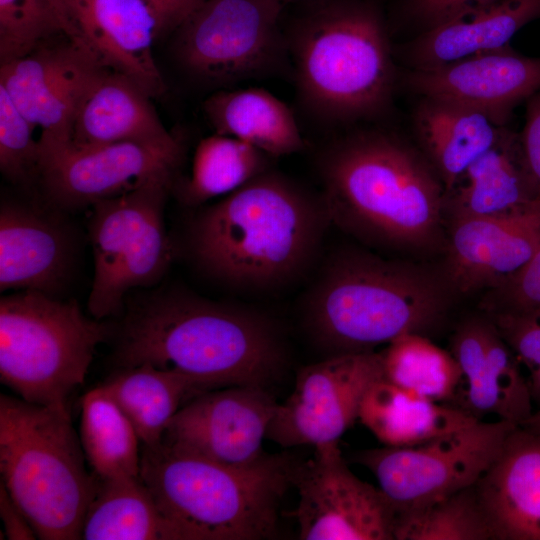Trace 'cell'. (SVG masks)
Masks as SVG:
<instances>
[{"mask_svg":"<svg viewBox=\"0 0 540 540\" xmlns=\"http://www.w3.org/2000/svg\"><path fill=\"white\" fill-rule=\"evenodd\" d=\"M330 226L320 191L270 168L197 212L187 249L197 269L224 289L270 296L306 283Z\"/></svg>","mask_w":540,"mask_h":540,"instance_id":"6da1fadb","label":"cell"},{"mask_svg":"<svg viewBox=\"0 0 540 540\" xmlns=\"http://www.w3.org/2000/svg\"><path fill=\"white\" fill-rule=\"evenodd\" d=\"M115 360L119 368L149 363L176 371L209 391L265 387L283 368L286 351L277 325L260 310L174 288L129 304Z\"/></svg>","mask_w":540,"mask_h":540,"instance_id":"7a4b0ae2","label":"cell"},{"mask_svg":"<svg viewBox=\"0 0 540 540\" xmlns=\"http://www.w3.org/2000/svg\"><path fill=\"white\" fill-rule=\"evenodd\" d=\"M316 169L332 225L383 248L429 246L439 237L445 191L397 137L357 131L319 151Z\"/></svg>","mask_w":540,"mask_h":540,"instance_id":"3957f363","label":"cell"},{"mask_svg":"<svg viewBox=\"0 0 540 540\" xmlns=\"http://www.w3.org/2000/svg\"><path fill=\"white\" fill-rule=\"evenodd\" d=\"M305 284L304 324L328 356L423 334L446 310L443 288L430 274L356 247L324 250Z\"/></svg>","mask_w":540,"mask_h":540,"instance_id":"277c9868","label":"cell"},{"mask_svg":"<svg viewBox=\"0 0 540 540\" xmlns=\"http://www.w3.org/2000/svg\"><path fill=\"white\" fill-rule=\"evenodd\" d=\"M297 6L284 33L304 109L325 124L381 115L392 100L396 69L380 10L365 0Z\"/></svg>","mask_w":540,"mask_h":540,"instance_id":"5b68a950","label":"cell"},{"mask_svg":"<svg viewBox=\"0 0 540 540\" xmlns=\"http://www.w3.org/2000/svg\"><path fill=\"white\" fill-rule=\"evenodd\" d=\"M296 466L286 454L234 467L163 441L141 444L140 477L176 540L271 538Z\"/></svg>","mask_w":540,"mask_h":540,"instance_id":"8992f818","label":"cell"},{"mask_svg":"<svg viewBox=\"0 0 540 540\" xmlns=\"http://www.w3.org/2000/svg\"><path fill=\"white\" fill-rule=\"evenodd\" d=\"M85 459L69 412L1 394V482L38 539H82L97 485Z\"/></svg>","mask_w":540,"mask_h":540,"instance_id":"52a82bcc","label":"cell"},{"mask_svg":"<svg viewBox=\"0 0 540 540\" xmlns=\"http://www.w3.org/2000/svg\"><path fill=\"white\" fill-rule=\"evenodd\" d=\"M110 329L74 301L21 290L0 299V380L19 398L69 412Z\"/></svg>","mask_w":540,"mask_h":540,"instance_id":"ba28073f","label":"cell"},{"mask_svg":"<svg viewBox=\"0 0 540 540\" xmlns=\"http://www.w3.org/2000/svg\"><path fill=\"white\" fill-rule=\"evenodd\" d=\"M173 177H151L92 205L94 276L87 306L93 318L121 313L129 291L152 286L168 269L172 247L163 212Z\"/></svg>","mask_w":540,"mask_h":540,"instance_id":"9c48e42d","label":"cell"},{"mask_svg":"<svg viewBox=\"0 0 540 540\" xmlns=\"http://www.w3.org/2000/svg\"><path fill=\"white\" fill-rule=\"evenodd\" d=\"M279 0H206L175 31L174 51L202 83L227 87L285 68Z\"/></svg>","mask_w":540,"mask_h":540,"instance_id":"30bf717a","label":"cell"},{"mask_svg":"<svg viewBox=\"0 0 540 540\" xmlns=\"http://www.w3.org/2000/svg\"><path fill=\"white\" fill-rule=\"evenodd\" d=\"M515 427L478 420L418 444L367 449L354 458L375 476L397 517L476 485Z\"/></svg>","mask_w":540,"mask_h":540,"instance_id":"8fae6325","label":"cell"},{"mask_svg":"<svg viewBox=\"0 0 540 540\" xmlns=\"http://www.w3.org/2000/svg\"><path fill=\"white\" fill-rule=\"evenodd\" d=\"M381 378V354L374 351L331 355L303 367L291 395L277 405L266 439L284 448L339 442Z\"/></svg>","mask_w":540,"mask_h":540,"instance_id":"7c38bea8","label":"cell"},{"mask_svg":"<svg viewBox=\"0 0 540 540\" xmlns=\"http://www.w3.org/2000/svg\"><path fill=\"white\" fill-rule=\"evenodd\" d=\"M299 502L291 513L304 540H394L396 514L379 488L356 477L338 442L315 447L293 477Z\"/></svg>","mask_w":540,"mask_h":540,"instance_id":"4fadbf2b","label":"cell"},{"mask_svg":"<svg viewBox=\"0 0 540 540\" xmlns=\"http://www.w3.org/2000/svg\"><path fill=\"white\" fill-rule=\"evenodd\" d=\"M108 68L80 37L61 34L27 55L0 64V85L23 115L41 129L40 143L70 142L76 109Z\"/></svg>","mask_w":540,"mask_h":540,"instance_id":"5bb4252c","label":"cell"},{"mask_svg":"<svg viewBox=\"0 0 540 540\" xmlns=\"http://www.w3.org/2000/svg\"><path fill=\"white\" fill-rule=\"evenodd\" d=\"M182 158L180 142L86 147L39 142L38 172L54 202L79 208L124 193L151 177L174 176Z\"/></svg>","mask_w":540,"mask_h":540,"instance_id":"9a60e30c","label":"cell"},{"mask_svg":"<svg viewBox=\"0 0 540 540\" xmlns=\"http://www.w3.org/2000/svg\"><path fill=\"white\" fill-rule=\"evenodd\" d=\"M277 402L265 387L236 385L202 392L176 412L161 441L234 467L255 464Z\"/></svg>","mask_w":540,"mask_h":540,"instance_id":"2e32d148","label":"cell"},{"mask_svg":"<svg viewBox=\"0 0 540 540\" xmlns=\"http://www.w3.org/2000/svg\"><path fill=\"white\" fill-rule=\"evenodd\" d=\"M404 84L421 97L474 108L504 126L512 110L540 89V57L523 56L508 46L439 66L411 69Z\"/></svg>","mask_w":540,"mask_h":540,"instance_id":"e0dca14e","label":"cell"},{"mask_svg":"<svg viewBox=\"0 0 540 540\" xmlns=\"http://www.w3.org/2000/svg\"><path fill=\"white\" fill-rule=\"evenodd\" d=\"M74 36L98 55L106 68L131 79L150 97L165 92L153 56L159 36L144 0H61Z\"/></svg>","mask_w":540,"mask_h":540,"instance_id":"ac0fdd59","label":"cell"},{"mask_svg":"<svg viewBox=\"0 0 540 540\" xmlns=\"http://www.w3.org/2000/svg\"><path fill=\"white\" fill-rule=\"evenodd\" d=\"M540 246V198L494 217L455 218L449 275L462 292L494 286L519 270Z\"/></svg>","mask_w":540,"mask_h":540,"instance_id":"d6986e66","label":"cell"},{"mask_svg":"<svg viewBox=\"0 0 540 540\" xmlns=\"http://www.w3.org/2000/svg\"><path fill=\"white\" fill-rule=\"evenodd\" d=\"M452 354L461 369V383L466 384L461 409L477 419L494 414L516 426L532 415L529 380L492 322H465L454 335Z\"/></svg>","mask_w":540,"mask_h":540,"instance_id":"ffe728a7","label":"cell"},{"mask_svg":"<svg viewBox=\"0 0 540 540\" xmlns=\"http://www.w3.org/2000/svg\"><path fill=\"white\" fill-rule=\"evenodd\" d=\"M495 540H540V433L517 426L475 485Z\"/></svg>","mask_w":540,"mask_h":540,"instance_id":"44dd1931","label":"cell"},{"mask_svg":"<svg viewBox=\"0 0 540 540\" xmlns=\"http://www.w3.org/2000/svg\"><path fill=\"white\" fill-rule=\"evenodd\" d=\"M66 232L44 213L12 202L0 208V290L52 295L70 264Z\"/></svg>","mask_w":540,"mask_h":540,"instance_id":"7402d4cb","label":"cell"},{"mask_svg":"<svg viewBox=\"0 0 540 540\" xmlns=\"http://www.w3.org/2000/svg\"><path fill=\"white\" fill-rule=\"evenodd\" d=\"M150 98L127 76L106 69L76 109L70 143L78 147L117 142L179 143L164 127Z\"/></svg>","mask_w":540,"mask_h":540,"instance_id":"603a6c76","label":"cell"},{"mask_svg":"<svg viewBox=\"0 0 540 540\" xmlns=\"http://www.w3.org/2000/svg\"><path fill=\"white\" fill-rule=\"evenodd\" d=\"M538 19L540 0H498L422 31L407 44L404 58L412 69H422L506 48L523 26Z\"/></svg>","mask_w":540,"mask_h":540,"instance_id":"cb8c5ba5","label":"cell"},{"mask_svg":"<svg viewBox=\"0 0 540 540\" xmlns=\"http://www.w3.org/2000/svg\"><path fill=\"white\" fill-rule=\"evenodd\" d=\"M413 125L445 193L506 131L479 110L428 97H422L417 105Z\"/></svg>","mask_w":540,"mask_h":540,"instance_id":"d4e9b609","label":"cell"},{"mask_svg":"<svg viewBox=\"0 0 540 540\" xmlns=\"http://www.w3.org/2000/svg\"><path fill=\"white\" fill-rule=\"evenodd\" d=\"M203 111L215 133L237 138L271 157L305 148L292 110L263 88L221 89L204 101Z\"/></svg>","mask_w":540,"mask_h":540,"instance_id":"484cf974","label":"cell"},{"mask_svg":"<svg viewBox=\"0 0 540 540\" xmlns=\"http://www.w3.org/2000/svg\"><path fill=\"white\" fill-rule=\"evenodd\" d=\"M358 418L385 446L418 444L480 420L467 411L402 389L385 378L365 393Z\"/></svg>","mask_w":540,"mask_h":540,"instance_id":"4316f807","label":"cell"},{"mask_svg":"<svg viewBox=\"0 0 540 540\" xmlns=\"http://www.w3.org/2000/svg\"><path fill=\"white\" fill-rule=\"evenodd\" d=\"M447 194L451 195L453 219L507 215L538 199L526 181L518 139L507 130L466 169Z\"/></svg>","mask_w":540,"mask_h":540,"instance_id":"83f0119b","label":"cell"},{"mask_svg":"<svg viewBox=\"0 0 540 540\" xmlns=\"http://www.w3.org/2000/svg\"><path fill=\"white\" fill-rule=\"evenodd\" d=\"M100 386L127 416L145 445L161 441L184 400L205 392L194 379L149 363L120 368Z\"/></svg>","mask_w":540,"mask_h":540,"instance_id":"f1b7e54d","label":"cell"},{"mask_svg":"<svg viewBox=\"0 0 540 540\" xmlns=\"http://www.w3.org/2000/svg\"><path fill=\"white\" fill-rule=\"evenodd\" d=\"M82 539L176 540L140 474L97 477L83 522Z\"/></svg>","mask_w":540,"mask_h":540,"instance_id":"f546056e","label":"cell"},{"mask_svg":"<svg viewBox=\"0 0 540 540\" xmlns=\"http://www.w3.org/2000/svg\"><path fill=\"white\" fill-rule=\"evenodd\" d=\"M80 441L86 460L98 478L140 474L139 436L101 386L82 399Z\"/></svg>","mask_w":540,"mask_h":540,"instance_id":"4dcf8cb0","label":"cell"},{"mask_svg":"<svg viewBox=\"0 0 540 540\" xmlns=\"http://www.w3.org/2000/svg\"><path fill=\"white\" fill-rule=\"evenodd\" d=\"M268 154L237 138L213 134L196 147L192 172L179 189L187 206H200L227 195L270 169Z\"/></svg>","mask_w":540,"mask_h":540,"instance_id":"1f68e13d","label":"cell"},{"mask_svg":"<svg viewBox=\"0 0 540 540\" xmlns=\"http://www.w3.org/2000/svg\"><path fill=\"white\" fill-rule=\"evenodd\" d=\"M380 354L384 378L394 385L440 403L455 397L462 380L457 360L423 334L401 335Z\"/></svg>","mask_w":540,"mask_h":540,"instance_id":"d6a6232c","label":"cell"},{"mask_svg":"<svg viewBox=\"0 0 540 540\" xmlns=\"http://www.w3.org/2000/svg\"><path fill=\"white\" fill-rule=\"evenodd\" d=\"M396 540H489L475 485L396 517Z\"/></svg>","mask_w":540,"mask_h":540,"instance_id":"836d02e7","label":"cell"},{"mask_svg":"<svg viewBox=\"0 0 540 540\" xmlns=\"http://www.w3.org/2000/svg\"><path fill=\"white\" fill-rule=\"evenodd\" d=\"M61 34L74 36L61 0H0V63Z\"/></svg>","mask_w":540,"mask_h":540,"instance_id":"e575fe53","label":"cell"},{"mask_svg":"<svg viewBox=\"0 0 540 540\" xmlns=\"http://www.w3.org/2000/svg\"><path fill=\"white\" fill-rule=\"evenodd\" d=\"M35 128L0 85V169L12 182L24 180L33 170L38 172Z\"/></svg>","mask_w":540,"mask_h":540,"instance_id":"d590c367","label":"cell"},{"mask_svg":"<svg viewBox=\"0 0 540 540\" xmlns=\"http://www.w3.org/2000/svg\"><path fill=\"white\" fill-rule=\"evenodd\" d=\"M488 308L492 313L540 309V246L519 270L493 286Z\"/></svg>","mask_w":540,"mask_h":540,"instance_id":"8d00e7d4","label":"cell"},{"mask_svg":"<svg viewBox=\"0 0 540 540\" xmlns=\"http://www.w3.org/2000/svg\"><path fill=\"white\" fill-rule=\"evenodd\" d=\"M492 323L532 375L540 367V309L493 313Z\"/></svg>","mask_w":540,"mask_h":540,"instance_id":"74e56055","label":"cell"},{"mask_svg":"<svg viewBox=\"0 0 540 540\" xmlns=\"http://www.w3.org/2000/svg\"><path fill=\"white\" fill-rule=\"evenodd\" d=\"M518 143L526 181L533 195L540 198V89L527 99L525 123Z\"/></svg>","mask_w":540,"mask_h":540,"instance_id":"f35d334b","label":"cell"},{"mask_svg":"<svg viewBox=\"0 0 540 540\" xmlns=\"http://www.w3.org/2000/svg\"><path fill=\"white\" fill-rule=\"evenodd\" d=\"M498 0H403L407 16L422 27V31L439 26L471 9Z\"/></svg>","mask_w":540,"mask_h":540,"instance_id":"ab89813d","label":"cell"},{"mask_svg":"<svg viewBox=\"0 0 540 540\" xmlns=\"http://www.w3.org/2000/svg\"><path fill=\"white\" fill-rule=\"evenodd\" d=\"M150 8L159 36L176 31L206 0H144Z\"/></svg>","mask_w":540,"mask_h":540,"instance_id":"60d3db41","label":"cell"},{"mask_svg":"<svg viewBox=\"0 0 540 540\" xmlns=\"http://www.w3.org/2000/svg\"><path fill=\"white\" fill-rule=\"evenodd\" d=\"M0 517L9 540H34L37 535L24 512L0 482Z\"/></svg>","mask_w":540,"mask_h":540,"instance_id":"b9f144b4","label":"cell"},{"mask_svg":"<svg viewBox=\"0 0 540 540\" xmlns=\"http://www.w3.org/2000/svg\"><path fill=\"white\" fill-rule=\"evenodd\" d=\"M529 383L533 401L540 405V367L529 376Z\"/></svg>","mask_w":540,"mask_h":540,"instance_id":"7bdbcfd3","label":"cell"},{"mask_svg":"<svg viewBox=\"0 0 540 540\" xmlns=\"http://www.w3.org/2000/svg\"><path fill=\"white\" fill-rule=\"evenodd\" d=\"M520 426L525 427L531 431L540 433V409H538L536 412H533L532 415Z\"/></svg>","mask_w":540,"mask_h":540,"instance_id":"ee69618b","label":"cell"},{"mask_svg":"<svg viewBox=\"0 0 540 540\" xmlns=\"http://www.w3.org/2000/svg\"><path fill=\"white\" fill-rule=\"evenodd\" d=\"M285 7L287 5H297L305 2H310L313 0H279Z\"/></svg>","mask_w":540,"mask_h":540,"instance_id":"f6af8a7d","label":"cell"}]
</instances>
